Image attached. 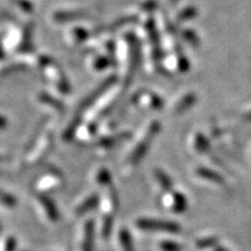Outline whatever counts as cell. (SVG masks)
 Wrapping results in <instances>:
<instances>
[{
	"label": "cell",
	"instance_id": "cell-1",
	"mask_svg": "<svg viewBox=\"0 0 251 251\" xmlns=\"http://www.w3.org/2000/svg\"><path fill=\"white\" fill-rule=\"evenodd\" d=\"M136 226L144 230H163L169 233H178L180 226L174 221H164V220L155 219H140L137 220Z\"/></svg>",
	"mask_w": 251,
	"mask_h": 251
},
{
	"label": "cell",
	"instance_id": "cell-2",
	"mask_svg": "<svg viewBox=\"0 0 251 251\" xmlns=\"http://www.w3.org/2000/svg\"><path fill=\"white\" fill-rule=\"evenodd\" d=\"M197 175L199 176V177L203 178V179H207V180H211V181H214V183H224L225 179L224 177H221L219 174H216V172L212 171V170H208V169H205V168H200L197 170Z\"/></svg>",
	"mask_w": 251,
	"mask_h": 251
},
{
	"label": "cell",
	"instance_id": "cell-3",
	"mask_svg": "<svg viewBox=\"0 0 251 251\" xmlns=\"http://www.w3.org/2000/svg\"><path fill=\"white\" fill-rule=\"evenodd\" d=\"M174 211L176 213H184L187 209V199L184 194L175 192L174 196Z\"/></svg>",
	"mask_w": 251,
	"mask_h": 251
},
{
	"label": "cell",
	"instance_id": "cell-4",
	"mask_svg": "<svg viewBox=\"0 0 251 251\" xmlns=\"http://www.w3.org/2000/svg\"><path fill=\"white\" fill-rule=\"evenodd\" d=\"M219 243V238L218 237H205V238H200V240L197 241V247L199 249H208V248H215L218 247Z\"/></svg>",
	"mask_w": 251,
	"mask_h": 251
},
{
	"label": "cell",
	"instance_id": "cell-5",
	"mask_svg": "<svg viewBox=\"0 0 251 251\" xmlns=\"http://www.w3.org/2000/svg\"><path fill=\"white\" fill-rule=\"evenodd\" d=\"M120 240H121V244L124 247L125 251H134L133 248V242H131V236L129 235L126 229L120 231Z\"/></svg>",
	"mask_w": 251,
	"mask_h": 251
},
{
	"label": "cell",
	"instance_id": "cell-6",
	"mask_svg": "<svg viewBox=\"0 0 251 251\" xmlns=\"http://www.w3.org/2000/svg\"><path fill=\"white\" fill-rule=\"evenodd\" d=\"M156 176H157V179H158L159 183H161L162 187L164 188L165 191H171L172 181H171L170 178H169L165 174H163L162 171H157Z\"/></svg>",
	"mask_w": 251,
	"mask_h": 251
},
{
	"label": "cell",
	"instance_id": "cell-7",
	"mask_svg": "<svg viewBox=\"0 0 251 251\" xmlns=\"http://www.w3.org/2000/svg\"><path fill=\"white\" fill-rule=\"evenodd\" d=\"M159 247L163 251H181V247L179 244L171 242V241H163Z\"/></svg>",
	"mask_w": 251,
	"mask_h": 251
},
{
	"label": "cell",
	"instance_id": "cell-8",
	"mask_svg": "<svg viewBox=\"0 0 251 251\" xmlns=\"http://www.w3.org/2000/svg\"><path fill=\"white\" fill-rule=\"evenodd\" d=\"M214 251H228V250L226 249V248H224V247H215Z\"/></svg>",
	"mask_w": 251,
	"mask_h": 251
}]
</instances>
